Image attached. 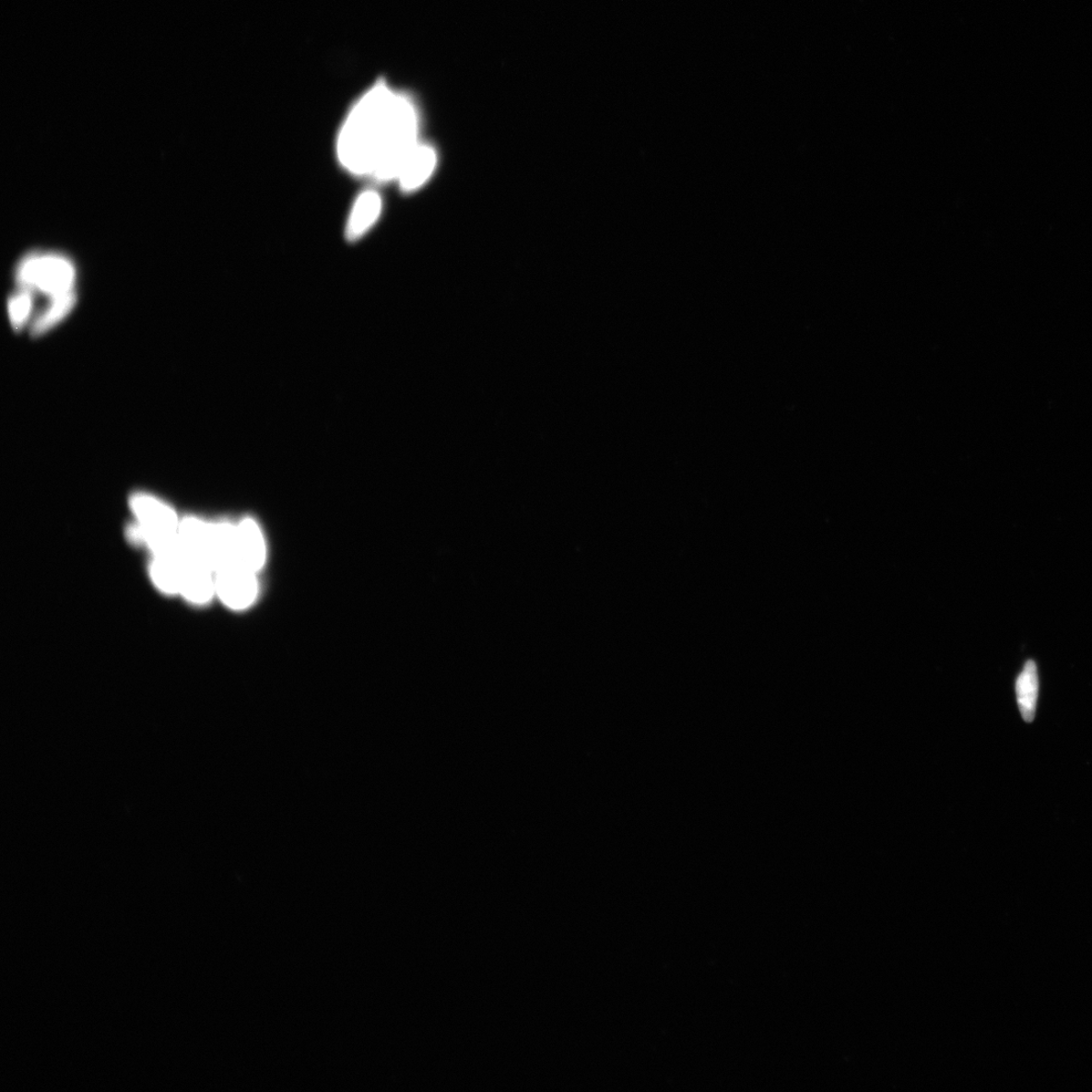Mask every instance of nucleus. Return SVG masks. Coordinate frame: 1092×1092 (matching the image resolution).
<instances>
[{"mask_svg":"<svg viewBox=\"0 0 1092 1092\" xmlns=\"http://www.w3.org/2000/svg\"><path fill=\"white\" fill-rule=\"evenodd\" d=\"M420 112L409 93L379 78L353 101L343 120L336 156L341 168L378 183L396 182L419 140Z\"/></svg>","mask_w":1092,"mask_h":1092,"instance_id":"nucleus-1","label":"nucleus"},{"mask_svg":"<svg viewBox=\"0 0 1092 1092\" xmlns=\"http://www.w3.org/2000/svg\"><path fill=\"white\" fill-rule=\"evenodd\" d=\"M75 268L65 257L33 255L18 267V279L25 288H34L52 298L72 291Z\"/></svg>","mask_w":1092,"mask_h":1092,"instance_id":"nucleus-2","label":"nucleus"},{"mask_svg":"<svg viewBox=\"0 0 1092 1092\" xmlns=\"http://www.w3.org/2000/svg\"><path fill=\"white\" fill-rule=\"evenodd\" d=\"M255 571L233 566L216 571V593L225 605L235 610L251 606L257 596Z\"/></svg>","mask_w":1092,"mask_h":1092,"instance_id":"nucleus-3","label":"nucleus"},{"mask_svg":"<svg viewBox=\"0 0 1092 1092\" xmlns=\"http://www.w3.org/2000/svg\"><path fill=\"white\" fill-rule=\"evenodd\" d=\"M181 593L194 605H205L216 593V571L206 561L185 556L181 561Z\"/></svg>","mask_w":1092,"mask_h":1092,"instance_id":"nucleus-4","label":"nucleus"},{"mask_svg":"<svg viewBox=\"0 0 1092 1092\" xmlns=\"http://www.w3.org/2000/svg\"><path fill=\"white\" fill-rule=\"evenodd\" d=\"M131 506L139 518L144 532L159 534L179 533L181 523L178 516L170 507L156 500L155 498L135 495L131 499Z\"/></svg>","mask_w":1092,"mask_h":1092,"instance_id":"nucleus-5","label":"nucleus"},{"mask_svg":"<svg viewBox=\"0 0 1092 1092\" xmlns=\"http://www.w3.org/2000/svg\"><path fill=\"white\" fill-rule=\"evenodd\" d=\"M437 164L436 151L429 144L419 142L405 159L396 182L403 193L416 192L429 181Z\"/></svg>","mask_w":1092,"mask_h":1092,"instance_id":"nucleus-6","label":"nucleus"},{"mask_svg":"<svg viewBox=\"0 0 1092 1092\" xmlns=\"http://www.w3.org/2000/svg\"><path fill=\"white\" fill-rule=\"evenodd\" d=\"M383 202L381 194L374 189L361 192L353 203L346 226V236L350 242H357L366 236L380 220Z\"/></svg>","mask_w":1092,"mask_h":1092,"instance_id":"nucleus-7","label":"nucleus"},{"mask_svg":"<svg viewBox=\"0 0 1092 1092\" xmlns=\"http://www.w3.org/2000/svg\"><path fill=\"white\" fill-rule=\"evenodd\" d=\"M236 533L239 566L257 573L264 567L266 558V546L262 530L252 519H244L236 525Z\"/></svg>","mask_w":1092,"mask_h":1092,"instance_id":"nucleus-8","label":"nucleus"},{"mask_svg":"<svg viewBox=\"0 0 1092 1092\" xmlns=\"http://www.w3.org/2000/svg\"><path fill=\"white\" fill-rule=\"evenodd\" d=\"M1016 699L1019 711L1026 722H1032L1035 719L1039 679L1037 665L1033 661L1026 663L1025 667L1016 681Z\"/></svg>","mask_w":1092,"mask_h":1092,"instance_id":"nucleus-9","label":"nucleus"},{"mask_svg":"<svg viewBox=\"0 0 1092 1092\" xmlns=\"http://www.w3.org/2000/svg\"><path fill=\"white\" fill-rule=\"evenodd\" d=\"M150 574L155 582L166 594L181 593V563L178 560L155 556L150 565Z\"/></svg>","mask_w":1092,"mask_h":1092,"instance_id":"nucleus-10","label":"nucleus"},{"mask_svg":"<svg viewBox=\"0 0 1092 1092\" xmlns=\"http://www.w3.org/2000/svg\"><path fill=\"white\" fill-rule=\"evenodd\" d=\"M76 299V295L73 294V291L65 295L52 298L50 306L34 322L32 335H43V333L59 323L62 319L68 315L73 306H75Z\"/></svg>","mask_w":1092,"mask_h":1092,"instance_id":"nucleus-11","label":"nucleus"},{"mask_svg":"<svg viewBox=\"0 0 1092 1092\" xmlns=\"http://www.w3.org/2000/svg\"><path fill=\"white\" fill-rule=\"evenodd\" d=\"M33 299L30 296L29 290L20 291L19 294L10 299L8 303V314L10 323L16 330H19L24 326L30 311H32Z\"/></svg>","mask_w":1092,"mask_h":1092,"instance_id":"nucleus-12","label":"nucleus"}]
</instances>
